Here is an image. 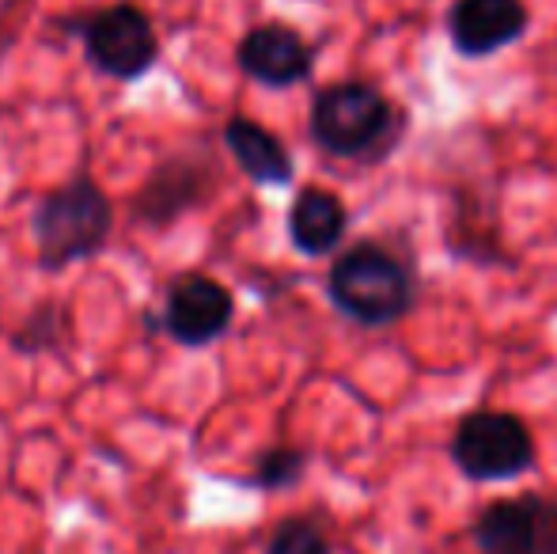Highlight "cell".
Returning a JSON list of instances; mask_svg holds the SVG:
<instances>
[{
  "label": "cell",
  "instance_id": "ba28073f",
  "mask_svg": "<svg viewBox=\"0 0 557 554\" xmlns=\"http://www.w3.org/2000/svg\"><path fill=\"white\" fill-rule=\"evenodd\" d=\"M311 65H315L311 46L285 23L255 27L239 42V69L265 88H293V84L308 81Z\"/></svg>",
  "mask_w": 557,
  "mask_h": 554
},
{
  "label": "cell",
  "instance_id": "277c9868",
  "mask_svg": "<svg viewBox=\"0 0 557 554\" xmlns=\"http://www.w3.org/2000/svg\"><path fill=\"white\" fill-rule=\"evenodd\" d=\"M451 459L470 482H508L535 464V436L523 418L505 410H474L455 426Z\"/></svg>",
  "mask_w": 557,
  "mask_h": 554
},
{
  "label": "cell",
  "instance_id": "6da1fadb",
  "mask_svg": "<svg viewBox=\"0 0 557 554\" xmlns=\"http://www.w3.org/2000/svg\"><path fill=\"white\" fill-rule=\"evenodd\" d=\"M403 114L364 81L331 84L311 103V137L337 160H383L398 145Z\"/></svg>",
  "mask_w": 557,
  "mask_h": 554
},
{
  "label": "cell",
  "instance_id": "3957f363",
  "mask_svg": "<svg viewBox=\"0 0 557 554\" xmlns=\"http://www.w3.org/2000/svg\"><path fill=\"white\" fill-rule=\"evenodd\" d=\"M114 209L91 178H73L61 190L46 194L35 213V239L46 270L91 259L107 244Z\"/></svg>",
  "mask_w": 557,
  "mask_h": 554
},
{
  "label": "cell",
  "instance_id": "8992f818",
  "mask_svg": "<svg viewBox=\"0 0 557 554\" xmlns=\"http://www.w3.org/2000/svg\"><path fill=\"white\" fill-rule=\"evenodd\" d=\"M84 42H88V58L96 61L103 73L117 76V81H133V76L148 73L156 61V50H160L148 15L129 4L99 12L96 20L88 23Z\"/></svg>",
  "mask_w": 557,
  "mask_h": 554
},
{
  "label": "cell",
  "instance_id": "30bf717a",
  "mask_svg": "<svg viewBox=\"0 0 557 554\" xmlns=\"http://www.w3.org/2000/svg\"><path fill=\"white\" fill-rule=\"evenodd\" d=\"M478 554H539L535 494L493 502L474 520Z\"/></svg>",
  "mask_w": 557,
  "mask_h": 554
},
{
  "label": "cell",
  "instance_id": "5bb4252c",
  "mask_svg": "<svg viewBox=\"0 0 557 554\" xmlns=\"http://www.w3.org/2000/svg\"><path fill=\"white\" fill-rule=\"evenodd\" d=\"M265 554H334L326 532L308 517H293L281 520L277 532L270 535V547Z\"/></svg>",
  "mask_w": 557,
  "mask_h": 554
},
{
  "label": "cell",
  "instance_id": "9c48e42d",
  "mask_svg": "<svg viewBox=\"0 0 557 554\" xmlns=\"http://www.w3.org/2000/svg\"><path fill=\"white\" fill-rule=\"evenodd\" d=\"M345 224H349V213H345L342 198L331 190H319V186L300 190L288 209V239L296 244V251L311 255V259L337 251Z\"/></svg>",
  "mask_w": 557,
  "mask_h": 554
},
{
  "label": "cell",
  "instance_id": "9a60e30c",
  "mask_svg": "<svg viewBox=\"0 0 557 554\" xmlns=\"http://www.w3.org/2000/svg\"><path fill=\"white\" fill-rule=\"evenodd\" d=\"M535 520H539V554H557V502L535 494Z\"/></svg>",
  "mask_w": 557,
  "mask_h": 554
},
{
  "label": "cell",
  "instance_id": "7c38bea8",
  "mask_svg": "<svg viewBox=\"0 0 557 554\" xmlns=\"http://www.w3.org/2000/svg\"><path fill=\"white\" fill-rule=\"evenodd\" d=\"M198 194H201V186H198V178H194V171L168 168L148 183V190H140L137 213L156 224H163V221H171V217L183 213L186 206H194Z\"/></svg>",
  "mask_w": 557,
  "mask_h": 554
},
{
  "label": "cell",
  "instance_id": "5b68a950",
  "mask_svg": "<svg viewBox=\"0 0 557 554\" xmlns=\"http://www.w3.org/2000/svg\"><path fill=\"white\" fill-rule=\"evenodd\" d=\"M235 300L216 278L206 274H183L168 288L163 304V327L178 346H209L232 327Z\"/></svg>",
  "mask_w": 557,
  "mask_h": 554
},
{
  "label": "cell",
  "instance_id": "8fae6325",
  "mask_svg": "<svg viewBox=\"0 0 557 554\" xmlns=\"http://www.w3.org/2000/svg\"><path fill=\"white\" fill-rule=\"evenodd\" d=\"M224 140L232 148L235 163L262 186H288L293 183V156L265 126L250 119H232L224 126Z\"/></svg>",
  "mask_w": 557,
  "mask_h": 554
},
{
  "label": "cell",
  "instance_id": "7a4b0ae2",
  "mask_svg": "<svg viewBox=\"0 0 557 554\" xmlns=\"http://www.w3.org/2000/svg\"><path fill=\"white\" fill-rule=\"evenodd\" d=\"M413 274L398 255L380 244H352L326 278L334 308L360 327H391L413 308Z\"/></svg>",
  "mask_w": 557,
  "mask_h": 554
},
{
  "label": "cell",
  "instance_id": "52a82bcc",
  "mask_svg": "<svg viewBox=\"0 0 557 554\" xmlns=\"http://www.w3.org/2000/svg\"><path fill=\"white\" fill-rule=\"evenodd\" d=\"M523 0H455L447 12V35L462 58H490L528 30Z\"/></svg>",
  "mask_w": 557,
  "mask_h": 554
},
{
  "label": "cell",
  "instance_id": "4fadbf2b",
  "mask_svg": "<svg viewBox=\"0 0 557 554\" xmlns=\"http://www.w3.org/2000/svg\"><path fill=\"white\" fill-rule=\"evenodd\" d=\"M308 471V456L293 444H277V448L262 452L258 456V467H255V487L262 490H288L304 479Z\"/></svg>",
  "mask_w": 557,
  "mask_h": 554
}]
</instances>
